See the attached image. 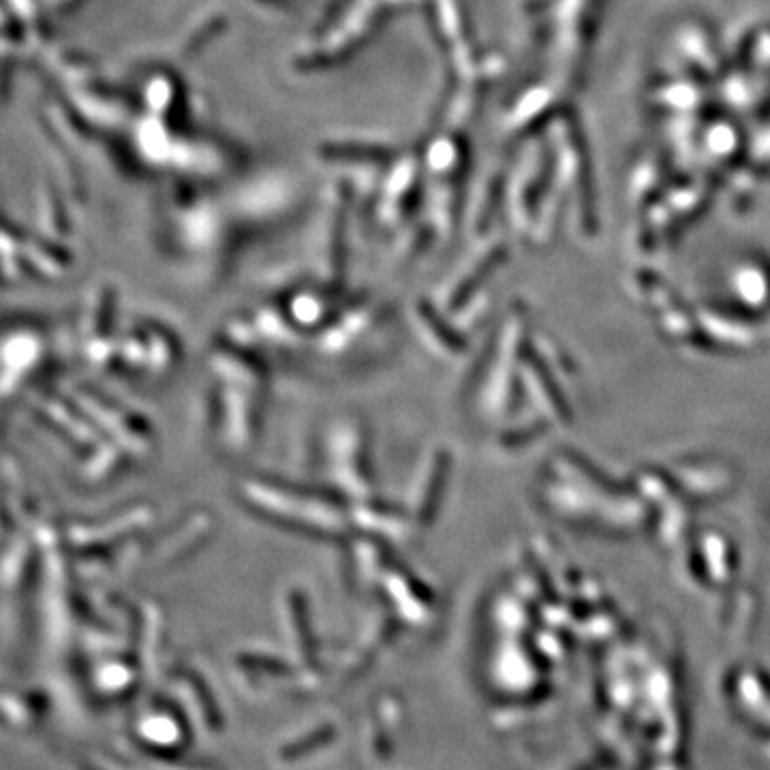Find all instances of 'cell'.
I'll use <instances>...</instances> for the list:
<instances>
[{"instance_id":"6","label":"cell","mask_w":770,"mask_h":770,"mask_svg":"<svg viewBox=\"0 0 770 770\" xmlns=\"http://www.w3.org/2000/svg\"><path fill=\"white\" fill-rule=\"evenodd\" d=\"M356 522L371 533H377L381 537L394 539V542H403L411 535V516L396 512L392 507L377 505L368 501H362V505L356 510Z\"/></svg>"},{"instance_id":"1","label":"cell","mask_w":770,"mask_h":770,"mask_svg":"<svg viewBox=\"0 0 770 770\" xmlns=\"http://www.w3.org/2000/svg\"><path fill=\"white\" fill-rule=\"evenodd\" d=\"M242 490L244 499L259 510L302 527H311L321 533H343L349 525V518L341 507L330 499L311 495V492L306 495L296 488H283L268 482H249Z\"/></svg>"},{"instance_id":"2","label":"cell","mask_w":770,"mask_h":770,"mask_svg":"<svg viewBox=\"0 0 770 770\" xmlns=\"http://www.w3.org/2000/svg\"><path fill=\"white\" fill-rule=\"evenodd\" d=\"M332 465L336 482L349 497L368 501L373 499V480L368 469L366 437L358 422H345L332 435Z\"/></svg>"},{"instance_id":"8","label":"cell","mask_w":770,"mask_h":770,"mask_svg":"<svg viewBox=\"0 0 770 770\" xmlns=\"http://www.w3.org/2000/svg\"><path fill=\"white\" fill-rule=\"evenodd\" d=\"M371 321H373V313L368 311V308H358V311L347 313L341 321L336 323V326H332L326 334H323L321 338L323 351L338 353L341 349H345L347 345H351L353 338H358L368 328V323Z\"/></svg>"},{"instance_id":"9","label":"cell","mask_w":770,"mask_h":770,"mask_svg":"<svg viewBox=\"0 0 770 770\" xmlns=\"http://www.w3.org/2000/svg\"><path fill=\"white\" fill-rule=\"evenodd\" d=\"M253 330L257 332V338H264V341H270L272 345H296L298 341L296 323H289L274 311H261L255 315Z\"/></svg>"},{"instance_id":"7","label":"cell","mask_w":770,"mask_h":770,"mask_svg":"<svg viewBox=\"0 0 770 770\" xmlns=\"http://www.w3.org/2000/svg\"><path fill=\"white\" fill-rule=\"evenodd\" d=\"M212 368L221 377L227 379V385H238V388L257 392L264 385L266 377L261 373V368L251 364L249 358L240 356L234 351H219L212 356Z\"/></svg>"},{"instance_id":"10","label":"cell","mask_w":770,"mask_h":770,"mask_svg":"<svg viewBox=\"0 0 770 770\" xmlns=\"http://www.w3.org/2000/svg\"><path fill=\"white\" fill-rule=\"evenodd\" d=\"M326 308L328 304L319 296L298 294L294 302H291L289 317H291V323H296L298 328H313L319 321H323V317H326Z\"/></svg>"},{"instance_id":"3","label":"cell","mask_w":770,"mask_h":770,"mask_svg":"<svg viewBox=\"0 0 770 770\" xmlns=\"http://www.w3.org/2000/svg\"><path fill=\"white\" fill-rule=\"evenodd\" d=\"M450 460L443 450H430L422 460V467L415 475L409 492V516L415 525H428L435 516L441 501V490L445 486Z\"/></svg>"},{"instance_id":"4","label":"cell","mask_w":770,"mask_h":770,"mask_svg":"<svg viewBox=\"0 0 770 770\" xmlns=\"http://www.w3.org/2000/svg\"><path fill=\"white\" fill-rule=\"evenodd\" d=\"M413 323L424 345L439 358H454L460 353V341L452 328L445 326L441 315L426 302H418L413 308Z\"/></svg>"},{"instance_id":"5","label":"cell","mask_w":770,"mask_h":770,"mask_svg":"<svg viewBox=\"0 0 770 770\" xmlns=\"http://www.w3.org/2000/svg\"><path fill=\"white\" fill-rule=\"evenodd\" d=\"M255 392L238 388V385H227L225 388V409H227V437L234 443V448H244L253 439L255 428V411H253V396Z\"/></svg>"}]
</instances>
